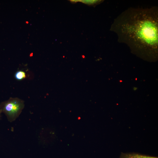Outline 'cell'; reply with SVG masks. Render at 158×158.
Wrapping results in <instances>:
<instances>
[{"label":"cell","instance_id":"6da1fadb","mask_svg":"<svg viewBox=\"0 0 158 158\" xmlns=\"http://www.w3.org/2000/svg\"><path fill=\"white\" fill-rule=\"evenodd\" d=\"M110 30L118 41L141 55L156 56L158 50V8L130 7L114 20Z\"/></svg>","mask_w":158,"mask_h":158},{"label":"cell","instance_id":"7a4b0ae2","mask_svg":"<svg viewBox=\"0 0 158 158\" xmlns=\"http://www.w3.org/2000/svg\"><path fill=\"white\" fill-rule=\"evenodd\" d=\"M25 107L24 101L18 97H10L0 104V110L4 113L8 121L12 122L17 118Z\"/></svg>","mask_w":158,"mask_h":158},{"label":"cell","instance_id":"3957f363","mask_svg":"<svg viewBox=\"0 0 158 158\" xmlns=\"http://www.w3.org/2000/svg\"><path fill=\"white\" fill-rule=\"evenodd\" d=\"M120 158H158L157 157L142 155L136 153H122Z\"/></svg>","mask_w":158,"mask_h":158},{"label":"cell","instance_id":"277c9868","mask_svg":"<svg viewBox=\"0 0 158 158\" xmlns=\"http://www.w3.org/2000/svg\"><path fill=\"white\" fill-rule=\"evenodd\" d=\"M101 0H70V2L72 3H75L79 2L86 4L89 6H95L103 1Z\"/></svg>","mask_w":158,"mask_h":158},{"label":"cell","instance_id":"5b68a950","mask_svg":"<svg viewBox=\"0 0 158 158\" xmlns=\"http://www.w3.org/2000/svg\"><path fill=\"white\" fill-rule=\"evenodd\" d=\"M25 72L22 70L17 71L14 74V77L18 81H20L25 78L26 77Z\"/></svg>","mask_w":158,"mask_h":158},{"label":"cell","instance_id":"8992f818","mask_svg":"<svg viewBox=\"0 0 158 158\" xmlns=\"http://www.w3.org/2000/svg\"><path fill=\"white\" fill-rule=\"evenodd\" d=\"M2 113H1V111L0 110V120L1 119V114Z\"/></svg>","mask_w":158,"mask_h":158},{"label":"cell","instance_id":"52a82bcc","mask_svg":"<svg viewBox=\"0 0 158 158\" xmlns=\"http://www.w3.org/2000/svg\"><path fill=\"white\" fill-rule=\"evenodd\" d=\"M137 88L136 87H134L133 88V90H136L137 89Z\"/></svg>","mask_w":158,"mask_h":158}]
</instances>
